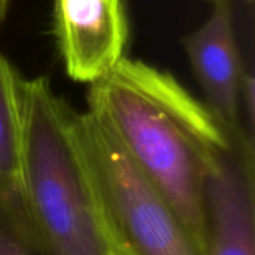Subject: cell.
Segmentation results:
<instances>
[{
	"instance_id": "cell-2",
	"label": "cell",
	"mask_w": 255,
	"mask_h": 255,
	"mask_svg": "<svg viewBox=\"0 0 255 255\" xmlns=\"http://www.w3.org/2000/svg\"><path fill=\"white\" fill-rule=\"evenodd\" d=\"M21 178L55 255H105L72 109L46 78L19 84Z\"/></svg>"
},
{
	"instance_id": "cell-6",
	"label": "cell",
	"mask_w": 255,
	"mask_h": 255,
	"mask_svg": "<svg viewBox=\"0 0 255 255\" xmlns=\"http://www.w3.org/2000/svg\"><path fill=\"white\" fill-rule=\"evenodd\" d=\"M205 255H255L253 193L245 163L233 146L220 154L203 179Z\"/></svg>"
},
{
	"instance_id": "cell-5",
	"label": "cell",
	"mask_w": 255,
	"mask_h": 255,
	"mask_svg": "<svg viewBox=\"0 0 255 255\" xmlns=\"http://www.w3.org/2000/svg\"><path fill=\"white\" fill-rule=\"evenodd\" d=\"M214 9L205 24L184 39L194 76L206 108L233 139L241 133V85L244 69L233 25L230 0H214Z\"/></svg>"
},
{
	"instance_id": "cell-9",
	"label": "cell",
	"mask_w": 255,
	"mask_h": 255,
	"mask_svg": "<svg viewBox=\"0 0 255 255\" xmlns=\"http://www.w3.org/2000/svg\"><path fill=\"white\" fill-rule=\"evenodd\" d=\"M0 255H34L22 239L0 223Z\"/></svg>"
},
{
	"instance_id": "cell-8",
	"label": "cell",
	"mask_w": 255,
	"mask_h": 255,
	"mask_svg": "<svg viewBox=\"0 0 255 255\" xmlns=\"http://www.w3.org/2000/svg\"><path fill=\"white\" fill-rule=\"evenodd\" d=\"M96 215L99 220L103 244H105V255H136L128 242L123 238L108 212L102 208V211L96 206Z\"/></svg>"
},
{
	"instance_id": "cell-4",
	"label": "cell",
	"mask_w": 255,
	"mask_h": 255,
	"mask_svg": "<svg viewBox=\"0 0 255 255\" xmlns=\"http://www.w3.org/2000/svg\"><path fill=\"white\" fill-rule=\"evenodd\" d=\"M55 36L67 75L93 84L124 57L128 22L121 0H55Z\"/></svg>"
},
{
	"instance_id": "cell-7",
	"label": "cell",
	"mask_w": 255,
	"mask_h": 255,
	"mask_svg": "<svg viewBox=\"0 0 255 255\" xmlns=\"http://www.w3.org/2000/svg\"><path fill=\"white\" fill-rule=\"evenodd\" d=\"M16 72L0 51V181L21 178V96Z\"/></svg>"
},
{
	"instance_id": "cell-3",
	"label": "cell",
	"mask_w": 255,
	"mask_h": 255,
	"mask_svg": "<svg viewBox=\"0 0 255 255\" xmlns=\"http://www.w3.org/2000/svg\"><path fill=\"white\" fill-rule=\"evenodd\" d=\"M73 133L97 199L136 255H203L166 199L112 130L72 111Z\"/></svg>"
},
{
	"instance_id": "cell-1",
	"label": "cell",
	"mask_w": 255,
	"mask_h": 255,
	"mask_svg": "<svg viewBox=\"0 0 255 255\" xmlns=\"http://www.w3.org/2000/svg\"><path fill=\"white\" fill-rule=\"evenodd\" d=\"M88 103L205 255L203 179L208 166L232 146V136L173 75L140 60L123 57L91 84Z\"/></svg>"
},
{
	"instance_id": "cell-10",
	"label": "cell",
	"mask_w": 255,
	"mask_h": 255,
	"mask_svg": "<svg viewBox=\"0 0 255 255\" xmlns=\"http://www.w3.org/2000/svg\"><path fill=\"white\" fill-rule=\"evenodd\" d=\"M6 7H7V0H0V21L6 13Z\"/></svg>"
}]
</instances>
